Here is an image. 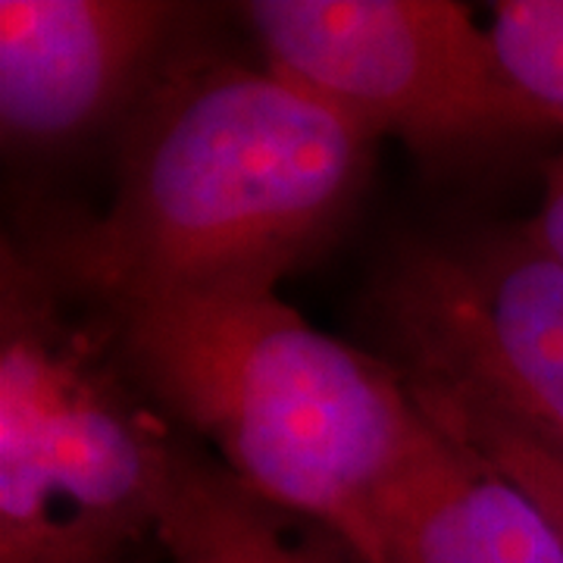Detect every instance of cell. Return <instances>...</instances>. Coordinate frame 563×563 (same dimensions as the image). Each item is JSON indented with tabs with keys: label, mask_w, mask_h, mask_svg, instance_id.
I'll return each instance as SVG.
<instances>
[{
	"label": "cell",
	"mask_w": 563,
	"mask_h": 563,
	"mask_svg": "<svg viewBox=\"0 0 563 563\" xmlns=\"http://www.w3.org/2000/svg\"><path fill=\"white\" fill-rule=\"evenodd\" d=\"M376 144L266 63L181 51L125 117L107 210L10 242L95 310L276 291L351 220Z\"/></svg>",
	"instance_id": "6da1fadb"
},
{
	"label": "cell",
	"mask_w": 563,
	"mask_h": 563,
	"mask_svg": "<svg viewBox=\"0 0 563 563\" xmlns=\"http://www.w3.org/2000/svg\"><path fill=\"white\" fill-rule=\"evenodd\" d=\"M122 361L176 429L276 507L379 563L373 504L426 417L391 363L325 335L276 291L98 310Z\"/></svg>",
	"instance_id": "7a4b0ae2"
},
{
	"label": "cell",
	"mask_w": 563,
	"mask_h": 563,
	"mask_svg": "<svg viewBox=\"0 0 563 563\" xmlns=\"http://www.w3.org/2000/svg\"><path fill=\"white\" fill-rule=\"evenodd\" d=\"M176 422L110 322L0 247V563H144Z\"/></svg>",
	"instance_id": "3957f363"
},
{
	"label": "cell",
	"mask_w": 563,
	"mask_h": 563,
	"mask_svg": "<svg viewBox=\"0 0 563 563\" xmlns=\"http://www.w3.org/2000/svg\"><path fill=\"white\" fill-rule=\"evenodd\" d=\"M266 66L398 139L432 179L520 161L554 139L507 88L488 29L451 0H254Z\"/></svg>",
	"instance_id": "277c9868"
},
{
	"label": "cell",
	"mask_w": 563,
	"mask_h": 563,
	"mask_svg": "<svg viewBox=\"0 0 563 563\" xmlns=\"http://www.w3.org/2000/svg\"><path fill=\"white\" fill-rule=\"evenodd\" d=\"M363 322L407 383L563 439V263L526 220L398 239Z\"/></svg>",
	"instance_id": "5b68a950"
},
{
	"label": "cell",
	"mask_w": 563,
	"mask_h": 563,
	"mask_svg": "<svg viewBox=\"0 0 563 563\" xmlns=\"http://www.w3.org/2000/svg\"><path fill=\"white\" fill-rule=\"evenodd\" d=\"M195 10L163 0H0L7 157H47L132 113Z\"/></svg>",
	"instance_id": "8992f818"
},
{
	"label": "cell",
	"mask_w": 563,
	"mask_h": 563,
	"mask_svg": "<svg viewBox=\"0 0 563 563\" xmlns=\"http://www.w3.org/2000/svg\"><path fill=\"white\" fill-rule=\"evenodd\" d=\"M379 563H563L539 504L476 448L426 420L373 504Z\"/></svg>",
	"instance_id": "52a82bcc"
},
{
	"label": "cell",
	"mask_w": 563,
	"mask_h": 563,
	"mask_svg": "<svg viewBox=\"0 0 563 563\" xmlns=\"http://www.w3.org/2000/svg\"><path fill=\"white\" fill-rule=\"evenodd\" d=\"M157 544L169 563H363L332 529L269 504L179 429Z\"/></svg>",
	"instance_id": "ba28073f"
},
{
	"label": "cell",
	"mask_w": 563,
	"mask_h": 563,
	"mask_svg": "<svg viewBox=\"0 0 563 563\" xmlns=\"http://www.w3.org/2000/svg\"><path fill=\"white\" fill-rule=\"evenodd\" d=\"M407 391L426 420L476 448L520 485L563 544V439L432 385L407 383Z\"/></svg>",
	"instance_id": "9c48e42d"
},
{
	"label": "cell",
	"mask_w": 563,
	"mask_h": 563,
	"mask_svg": "<svg viewBox=\"0 0 563 563\" xmlns=\"http://www.w3.org/2000/svg\"><path fill=\"white\" fill-rule=\"evenodd\" d=\"M488 41L507 88L563 144V0L492 3Z\"/></svg>",
	"instance_id": "30bf717a"
},
{
	"label": "cell",
	"mask_w": 563,
	"mask_h": 563,
	"mask_svg": "<svg viewBox=\"0 0 563 563\" xmlns=\"http://www.w3.org/2000/svg\"><path fill=\"white\" fill-rule=\"evenodd\" d=\"M526 225L563 263V144L542 161V203Z\"/></svg>",
	"instance_id": "8fae6325"
}]
</instances>
